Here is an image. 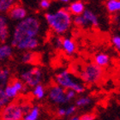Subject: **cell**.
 Returning a JSON list of instances; mask_svg holds the SVG:
<instances>
[{"instance_id": "3", "label": "cell", "mask_w": 120, "mask_h": 120, "mask_svg": "<svg viewBox=\"0 0 120 120\" xmlns=\"http://www.w3.org/2000/svg\"><path fill=\"white\" fill-rule=\"evenodd\" d=\"M55 82L66 90H74L76 94H82L86 90L84 83L76 79L70 71L66 70L59 71L55 75Z\"/></svg>"}, {"instance_id": "29", "label": "cell", "mask_w": 120, "mask_h": 120, "mask_svg": "<svg viewBox=\"0 0 120 120\" xmlns=\"http://www.w3.org/2000/svg\"><path fill=\"white\" fill-rule=\"evenodd\" d=\"M76 96V93L74 91V90L71 89H67L66 91V97H67L68 101H70V100H74Z\"/></svg>"}, {"instance_id": "6", "label": "cell", "mask_w": 120, "mask_h": 120, "mask_svg": "<svg viewBox=\"0 0 120 120\" xmlns=\"http://www.w3.org/2000/svg\"><path fill=\"white\" fill-rule=\"evenodd\" d=\"M21 80L29 88H34V86L41 83L43 79V72L41 69L38 67H33L31 69L23 71L21 74Z\"/></svg>"}, {"instance_id": "34", "label": "cell", "mask_w": 120, "mask_h": 120, "mask_svg": "<svg viewBox=\"0 0 120 120\" xmlns=\"http://www.w3.org/2000/svg\"><path fill=\"white\" fill-rule=\"evenodd\" d=\"M59 2L61 3H64V4H67V3H69L70 1V0H58Z\"/></svg>"}, {"instance_id": "16", "label": "cell", "mask_w": 120, "mask_h": 120, "mask_svg": "<svg viewBox=\"0 0 120 120\" xmlns=\"http://www.w3.org/2000/svg\"><path fill=\"white\" fill-rule=\"evenodd\" d=\"M13 55V46L7 44L0 45V62L5 61L12 57Z\"/></svg>"}, {"instance_id": "30", "label": "cell", "mask_w": 120, "mask_h": 120, "mask_svg": "<svg viewBox=\"0 0 120 120\" xmlns=\"http://www.w3.org/2000/svg\"><path fill=\"white\" fill-rule=\"evenodd\" d=\"M40 6L42 10H47L51 6V0H40Z\"/></svg>"}, {"instance_id": "31", "label": "cell", "mask_w": 120, "mask_h": 120, "mask_svg": "<svg viewBox=\"0 0 120 120\" xmlns=\"http://www.w3.org/2000/svg\"><path fill=\"white\" fill-rule=\"evenodd\" d=\"M57 116L58 118H64L66 117V108L64 107H58L57 109Z\"/></svg>"}, {"instance_id": "2", "label": "cell", "mask_w": 120, "mask_h": 120, "mask_svg": "<svg viewBox=\"0 0 120 120\" xmlns=\"http://www.w3.org/2000/svg\"><path fill=\"white\" fill-rule=\"evenodd\" d=\"M45 19L49 28L57 35L67 33L73 23L71 14L67 8L60 9L55 12L45 13Z\"/></svg>"}, {"instance_id": "22", "label": "cell", "mask_w": 120, "mask_h": 120, "mask_svg": "<svg viewBox=\"0 0 120 120\" xmlns=\"http://www.w3.org/2000/svg\"><path fill=\"white\" fill-rule=\"evenodd\" d=\"M15 4V0H0V13H7Z\"/></svg>"}, {"instance_id": "1", "label": "cell", "mask_w": 120, "mask_h": 120, "mask_svg": "<svg viewBox=\"0 0 120 120\" xmlns=\"http://www.w3.org/2000/svg\"><path fill=\"white\" fill-rule=\"evenodd\" d=\"M41 21L37 16L30 15L19 21L15 25L11 38V45L15 47L18 43L31 38L38 37L41 32Z\"/></svg>"}, {"instance_id": "23", "label": "cell", "mask_w": 120, "mask_h": 120, "mask_svg": "<svg viewBox=\"0 0 120 120\" xmlns=\"http://www.w3.org/2000/svg\"><path fill=\"white\" fill-rule=\"evenodd\" d=\"M35 59H36V55L30 51L24 52L22 56V62L23 64H33L34 63Z\"/></svg>"}, {"instance_id": "20", "label": "cell", "mask_w": 120, "mask_h": 120, "mask_svg": "<svg viewBox=\"0 0 120 120\" xmlns=\"http://www.w3.org/2000/svg\"><path fill=\"white\" fill-rule=\"evenodd\" d=\"M32 94L35 99H37V100H43L45 96V88L41 83H40V84H38V85L34 86L33 88Z\"/></svg>"}, {"instance_id": "28", "label": "cell", "mask_w": 120, "mask_h": 120, "mask_svg": "<svg viewBox=\"0 0 120 120\" xmlns=\"http://www.w3.org/2000/svg\"><path fill=\"white\" fill-rule=\"evenodd\" d=\"M76 112V105H69L66 108V117H71Z\"/></svg>"}, {"instance_id": "35", "label": "cell", "mask_w": 120, "mask_h": 120, "mask_svg": "<svg viewBox=\"0 0 120 120\" xmlns=\"http://www.w3.org/2000/svg\"><path fill=\"white\" fill-rule=\"evenodd\" d=\"M118 27L120 28V12H119V22H118Z\"/></svg>"}, {"instance_id": "14", "label": "cell", "mask_w": 120, "mask_h": 120, "mask_svg": "<svg viewBox=\"0 0 120 120\" xmlns=\"http://www.w3.org/2000/svg\"><path fill=\"white\" fill-rule=\"evenodd\" d=\"M94 63L101 68L106 67L110 64L111 58L107 53L99 52L97 54H95L94 57Z\"/></svg>"}, {"instance_id": "32", "label": "cell", "mask_w": 120, "mask_h": 120, "mask_svg": "<svg viewBox=\"0 0 120 120\" xmlns=\"http://www.w3.org/2000/svg\"><path fill=\"white\" fill-rule=\"evenodd\" d=\"M96 116L91 113H86L83 115L80 116V120H94Z\"/></svg>"}, {"instance_id": "25", "label": "cell", "mask_w": 120, "mask_h": 120, "mask_svg": "<svg viewBox=\"0 0 120 120\" xmlns=\"http://www.w3.org/2000/svg\"><path fill=\"white\" fill-rule=\"evenodd\" d=\"M73 22L75 26H77L79 28H86V22L82 15H75V17L73 18Z\"/></svg>"}, {"instance_id": "7", "label": "cell", "mask_w": 120, "mask_h": 120, "mask_svg": "<svg viewBox=\"0 0 120 120\" xmlns=\"http://www.w3.org/2000/svg\"><path fill=\"white\" fill-rule=\"evenodd\" d=\"M48 100L54 105H64L68 103L66 97V89L58 84H53L48 90Z\"/></svg>"}, {"instance_id": "10", "label": "cell", "mask_w": 120, "mask_h": 120, "mask_svg": "<svg viewBox=\"0 0 120 120\" xmlns=\"http://www.w3.org/2000/svg\"><path fill=\"white\" fill-rule=\"evenodd\" d=\"M39 45H40V40L38 37H34L21 41L15 45V48L22 51H31L38 48Z\"/></svg>"}, {"instance_id": "9", "label": "cell", "mask_w": 120, "mask_h": 120, "mask_svg": "<svg viewBox=\"0 0 120 120\" xmlns=\"http://www.w3.org/2000/svg\"><path fill=\"white\" fill-rule=\"evenodd\" d=\"M9 17L13 21H21L28 16V11L25 8L20 4H14L8 11Z\"/></svg>"}, {"instance_id": "8", "label": "cell", "mask_w": 120, "mask_h": 120, "mask_svg": "<svg viewBox=\"0 0 120 120\" xmlns=\"http://www.w3.org/2000/svg\"><path fill=\"white\" fill-rule=\"evenodd\" d=\"M4 88L8 98L10 100H12L15 99L20 93H22L25 89V83L22 80L15 79V80H13L11 82L8 83Z\"/></svg>"}, {"instance_id": "4", "label": "cell", "mask_w": 120, "mask_h": 120, "mask_svg": "<svg viewBox=\"0 0 120 120\" xmlns=\"http://www.w3.org/2000/svg\"><path fill=\"white\" fill-rule=\"evenodd\" d=\"M79 75L83 83L95 84L102 79L103 70L94 63H88L82 67Z\"/></svg>"}, {"instance_id": "17", "label": "cell", "mask_w": 120, "mask_h": 120, "mask_svg": "<svg viewBox=\"0 0 120 120\" xmlns=\"http://www.w3.org/2000/svg\"><path fill=\"white\" fill-rule=\"evenodd\" d=\"M105 4V9L110 14L120 12V0H106Z\"/></svg>"}, {"instance_id": "27", "label": "cell", "mask_w": 120, "mask_h": 120, "mask_svg": "<svg viewBox=\"0 0 120 120\" xmlns=\"http://www.w3.org/2000/svg\"><path fill=\"white\" fill-rule=\"evenodd\" d=\"M112 43L116 49L120 51V35H114L112 38Z\"/></svg>"}, {"instance_id": "11", "label": "cell", "mask_w": 120, "mask_h": 120, "mask_svg": "<svg viewBox=\"0 0 120 120\" xmlns=\"http://www.w3.org/2000/svg\"><path fill=\"white\" fill-rule=\"evenodd\" d=\"M10 36L7 17L0 13V43H5Z\"/></svg>"}, {"instance_id": "21", "label": "cell", "mask_w": 120, "mask_h": 120, "mask_svg": "<svg viewBox=\"0 0 120 120\" xmlns=\"http://www.w3.org/2000/svg\"><path fill=\"white\" fill-rule=\"evenodd\" d=\"M92 104V99L89 96H81L75 100V105L76 107L84 108L88 107Z\"/></svg>"}, {"instance_id": "18", "label": "cell", "mask_w": 120, "mask_h": 120, "mask_svg": "<svg viewBox=\"0 0 120 120\" xmlns=\"http://www.w3.org/2000/svg\"><path fill=\"white\" fill-rule=\"evenodd\" d=\"M40 116V108L38 105H34L28 112L23 116L24 120H37Z\"/></svg>"}, {"instance_id": "19", "label": "cell", "mask_w": 120, "mask_h": 120, "mask_svg": "<svg viewBox=\"0 0 120 120\" xmlns=\"http://www.w3.org/2000/svg\"><path fill=\"white\" fill-rule=\"evenodd\" d=\"M10 71L7 68H1L0 69V87L4 88L10 82Z\"/></svg>"}, {"instance_id": "13", "label": "cell", "mask_w": 120, "mask_h": 120, "mask_svg": "<svg viewBox=\"0 0 120 120\" xmlns=\"http://www.w3.org/2000/svg\"><path fill=\"white\" fill-rule=\"evenodd\" d=\"M63 51L64 52L66 55H73L75 52L76 50V45L74 40H71L70 38H63L62 41V47Z\"/></svg>"}, {"instance_id": "12", "label": "cell", "mask_w": 120, "mask_h": 120, "mask_svg": "<svg viewBox=\"0 0 120 120\" xmlns=\"http://www.w3.org/2000/svg\"><path fill=\"white\" fill-rule=\"evenodd\" d=\"M86 22V28L87 27H98L100 22H99V18H98L97 15L94 12H93L92 10H85L84 12L82 14Z\"/></svg>"}, {"instance_id": "15", "label": "cell", "mask_w": 120, "mask_h": 120, "mask_svg": "<svg viewBox=\"0 0 120 120\" xmlns=\"http://www.w3.org/2000/svg\"><path fill=\"white\" fill-rule=\"evenodd\" d=\"M67 9H68V10L70 11V14L74 15H82V14L84 12V10H86L85 4H84L82 1H81V0H77V1L72 2Z\"/></svg>"}, {"instance_id": "26", "label": "cell", "mask_w": 120, "mask_h": 120, "mask_svg": "<svg viewBox=\"0 0 120 120\" xmlns=\"http://www.w3.org/2000/svg\"><path fill=\"white\" fill-rule=\"evenodd\" d=\"M62 41H63V38L60 37L59 35L53 38L52 44L54 45V47L57 48V49H60V48L62 47Z\"/></svg>"}, {"instance_id": "24", "label": "cell", "mask_w": 120, "mask_h": 120, "mask_svg": "<svg viewBox=\"0 0 120 120\" xmlns=\"http://www.w3.org/2000/svg\"><path fill=\"white\" fill-rule=\"evenodd\" d=\"M10 102V100L8 98L4 92V88L0 87V112L2 111V109L4 107L5 105H8Z\"/></svg>"}, {"instance_id": "5", "label": "cell", "mask_w": 120, "mask_h": 120, "mask_svg": "<svg viewBox=\"0 0 120 120\" xmlns=\"http://www.w3.org/2000/svg\"><path fill=\"white\" fill-rule=\"evenodd\" d=\"M0 113L1 118L4 120H21L25 114L22 104L17 102H10L3 108Z\"/></svg>"}, {"instance_id": "33", "label": "cell", "mask_w": 120, "mask_h": 120, "mask_svg": "<svg viewBox=\"0 0 120 120\" xmlns=\"http://www.w3.org/2000/svg\"><path fill=\"white\" fill-rule=\"evenodd\" d=\"M71 120H80V116H71V118H70Z\"/></svg>"}]
</instances>
